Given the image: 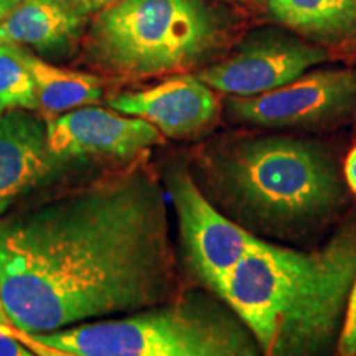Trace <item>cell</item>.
I'll use <instances>...</instances> for the list:
<instances>
[{"mask_svg":"<svg viewBox=\"0 0 356 356\" xmlns=\"http://www.w3.org/2000/svg\"><path fill=\"white\" fill-rule=\"evenodd\" d=\"M108 106L115 113L144 119L172 139L203 132L220 111L213 89L195 74H178L142 91L121 92L109 97Z\"/></svg>","mask_w":356,"mask_h":356,"instance_id":"obj_10","label":"cell"},{"mask_svg":"<svg viewBox=\"0 0 356 356\" xmlns=\"http://www.w3.org/2000/svg\"><path fill=\"white\" fill-rule=\"evenodd\" d=\"M7 325H12L10 320H8V315L6 312V307H3V300H2V292H0V328L7 327Z\"/></svg>","mask_w":356,"mask_h":356,"instance_id":"obj_22","label":"cell"},{"mask_svg":"<svg viewBox=\"0 0 356 356\" xmlns=\"http://www.w3.org/2000/svg\"><path fill=\"white\" fill-rule=\"evenodd\" d=\"M63 162L48 147L47 121L35 111L0 114V216L48 180Z\"/></svg>","mask_w":356,"mask_h":356,"instance_id":"obj_11","label":"cell"},{"mask_svg":"<svg viewBox=\"0 0 356 356\" xmlns=\"http://www.w3.org/2000/svg\"><path fill=\"white\" fill-rule=\"evenodd\" d=\"M233 121L266 129L315 127L356 109V68H322L259 96L226 99Z\"/></svg>","mask_w":356,"mask_h":356,"instance_id":"obj_8","label":"cell"},{"mask_svg":"<svg viewBox=\"0 0 356 356\" xmlns=\"http://www.w3.org/2000/svg\"><path fill=\"white\" fill-rule=\"evenodd\" d=\"M118 2H121V0H92V13L104 10V8L114 6Z\"/></svg>","mask_w":356,"mask_h":356,"instance_id":"obj_21","label":"cell"},{"mask_svg":"<svg viewBox=\"0 0 356 356\" xmlns=\"http://www.w3.org/2000/svg\"><path fill=\"white\" fill-rule=\"evenodd\" d=\"M335 356H356V277L346 300L345 317L338 335Z\"/></svg>","mask_w":356,"mask_h":356,"instance_id":"obj_16","label":"cell"},{"mask_svg":"<svg viewBox=\"0 0 356 356\" xmlns=\"http://www.w3.org/2000/svg\"><path fill=\"white\" fill-rule=\"evenodd\" d=\"M24 60L37 88L38 111L47 122L58 115L96 104L102 99V81L95 74L47 63L25 48Z\"/></svg>","mask_w":356,"mask_h":356,"instance_id":"obj_14","label":"cell"},{"mask_svg":"<svg viewBox=\"0 0 356 356\" xmlns=\"http://www.w3.org/2000/svg\"><path fill=\"white\" fill-rule=\"evenodd\" d=\"M180 291L167 191L145 154L0 216V292L19 330L131 314Z\"/></svg>","mask_w":356,"mask_h":356,"instance_id":"obj_1","label":"cell"},{"mask_svg":"<svg viewBox=\"0 0 356 356\" xmlns=\"http://www.w3.org/2000/svg\"><path fill=\"white\" fill-rule=\"evenodd\" d=\"M356 277V222L312 251L259 239L220 297L248 325L262 356H328Z\"/></svg>","mask_w":356,"mask_h":356,"instance_id":"obj_2","label":"cell"},{"mask_svg":"<svg viewBox=\"0 0 356 356\" xmlns=\"http://www.w3.org/2000/svg\"><path fill=\"white\" fill-rule=\"evenodd\" d=\"M0 356H37L26 348L22 341L7 332L6 327L0 328Z\"/></svg>","mask_w":356,"mask_h":356,"instance_id":"obj_18","label":"cell"},{"mask_svg":"<svg viewBox=\"0 0 356 356\" xmlns=\"http://www.w3.org/2000/svg\"><path fill=\"white\" fill-rule=\"evenodd\" d=\"M32 335L81 356H262L239 315L202 286L131 314Z\"/></svg>","mask_w":356,"mask_h":356,"instance_id":"obj_4","label":"cell"},{"mask_svg":"<svg viewBox=\"0 0 356 356\" xmlns=\"http://www.w3.org/2000/svg\"><path fill=\"white\" fill-rule=\"evenodd\" d=\"M163 186L175 208L184 266L198 286L220 296L225 279L261 238L226 216L186 163H168Z\"/></svg>","mask_w":356,"mask_h":356,"instance_id":"obj_6","label":"cell"},{"mask_svg":"<svg viewBox=\"0 0 356 356\" xmlns=\"http://www.w3.org/2000/svg\"><path fill=\"white\" fill-rule=\"evenodd\" d=\"M88 17L78 0H20L0 20V44L30 47L50 56L66 55L83 37Z\"/></svg>","mask_w":356,"mask_h":356,"instance_id":"obj_12","label":"cell"},{"mask_svg":"<svg viewBox=\"0 0 356 356\" xmlns=\"http://www.w3.org/2000/svg\"><path fill=\"white\" fill-rule=\"evenodd\" d=\"M345 184L348 188L356 193V147L351 149V152L345 159Z\"/></svg>","mask_w":356,"mask_h":356,"instance_id":"obj_19","label":"cell"},{"mask_svg":"<svg viewBox=\"0 0 356 356\" xmlns=\"http://www.w3.org/2000/svg\"><path fill=\"white\" fill-rule=\"evenodd\" d=\"M78 2L81 3V6L86 8L89 13H92V0H78Z\"/></svg>","mask_w":356,"mask_h":356,"instance_id":"obj_23","label":"cell"},{"mask_svg":"<svg viewBox=\"0 0 356 356\" xmlns=\"http://www.w3.org/2000/svg\"><path fill=\"white\" fill-rule=\"evenodd\" d=\"M6 328H7V332L10 333V335H13L17 338V340L22 341V343H24L26 348L32 350L37 356H81V355H76V353H71V351L55 348V346L44 345V343H42V341H38L37 338L32 335V333L19 330V328L12 327V325H7Z\"/></svg>","mask_w":356,"mask_h":356,"instance_id":"obj_17","label":"cell"},{"mask_svg":"<svg viewBox=\"0 0 356 356\" xmlns=\"http://www.w3.org/2000/svg\"><path fill=\"white\" fill-rule=\"evenodd\" d=\"M228 13L207 0H121L95 17L84 51L97 68L122 76L180 73L225 44Z\"/></svg>","mask_w":356,"mask_h":356,"instance_id":"obj_5","label":"cell"},{"mask_svg":"<svg viewBox=\"0 0 356 356\" xmlns=\"http://www.w3.org/2000/svg\"><path fill=\"white\" fill-rule=\"evenodd\" d=\"M12 109L38 111L37 88L24 60V47L0 44V114Z\"/></svg>","mask_w":356,"mask_h":356,"instance_id":"obj_15","label":"cell"},{"mask_svg":"<svg viewBox=\"0 0 356 356\" xmlns=\"http://www.w3.org/2000/svg\"><path fill=\"white\" fill-rule=\"evenodd\" d=\"M200 173L204 195L254 236L302 238L328 225L346 202L335 159L312 140L262 136L221 142L202 155Z\"/></svg>","mask_w":356,"mask_h":356,"instance_id":"obj_3","label":"cell"},{"mask_svg":"<svg viewBox=\"0 0 356 356\" xmlns=\"http://www.w3.org/2000/svg\"><path fill=\"white\" fill-rule=\"evenodd\" d=\"M48 147L58 159L113 157L134 160L163 144V134L150 122L113 109L84 106L47 122Z\"/></svg>","mask_w":356,"mask_h":356,"instance_id":"obj_9","label":"cell"},{"mask_svg":"<svg viewBox=\"0 0 356 356\" xmlns=\"http://www.w3.org/2000/svg\"><path fill=\"white\" fill-rule=\"evenodd\" d=\"M19 2L20 0H0V20L6 19L8 13L17 7V3Z\"/></svg>","mask_w":356,"mask_h":356,"instance_id":"obj_20","label":"cell"},{"mask_svg":"<svg viewBox=\"0 0 356 356\" xmlns=\"http://www.w3.org/2000/svg\"><path fill=\"white\" fill-rule=\"evenodd\" d=\"M328 61V51L292 30H251L225 60L195 73L213 91L251 97L282 88L314 66Z\"/></svg>","mask_w":356,"mask_h":356,"instance_id":"obj_7","label":"cell"},{"mask_svg":"<svg viewBox=\"0 0 356 356\" xmlns=\"http://www.w3.org/2000/svg\"><path fill=\"white\" fill-rule=\"evenodd\" d=\"M270 15L312 43L356 38V0H266Z\"/></svg>","mask_w":356,"mask_h":356,"instance_id":"obj_13","label":"cell"}]
</instances>
